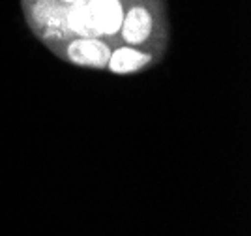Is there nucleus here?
Masks as SVG:
<instances>
[{"instance_id": "1", "label": "nucleus", "mask_w": 251, "mask_h": 236, "mask_svg": "<svg viewBox=\"0 0 251 236\" xmlns=\"http://www.w3.org/2000/svg\"><path fill=\"white\" fill-rule=\"evenodd\" d=\"M32 32L84 68L133 73L167 43L165 0H21Z\"/></svg>"}]
</instances>
